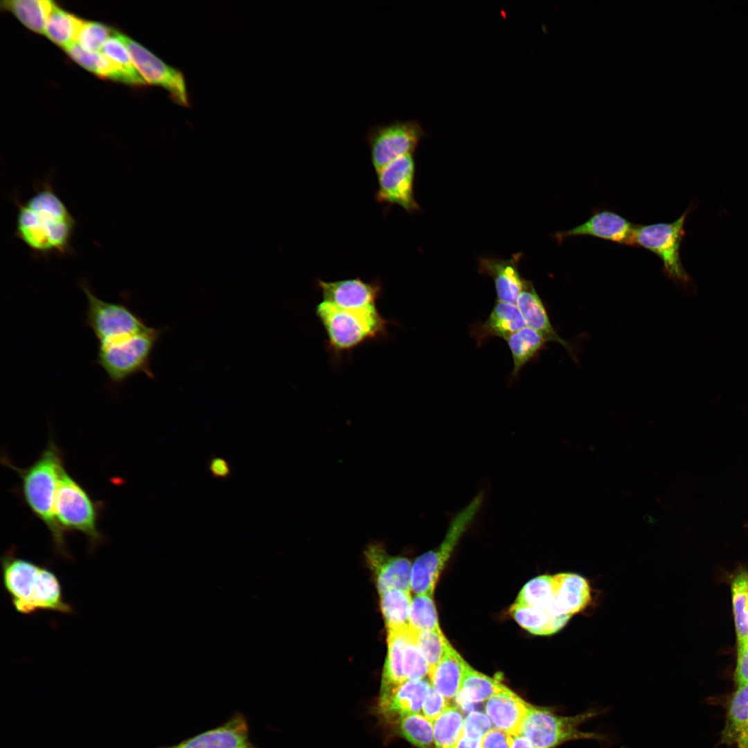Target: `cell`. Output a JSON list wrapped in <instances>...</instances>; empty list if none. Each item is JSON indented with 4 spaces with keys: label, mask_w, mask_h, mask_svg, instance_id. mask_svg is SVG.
I'll use <instances>...</instances> for the list:
<instances>
[{
    "label": "cell",
    "mask_w": 748,
    "mask_h": 748,
    "mask_svg": "<svg viewBox=\"0 0 748 748\" xmlns=\"http://www.w3.org/2000/svg\"><path fill=\"white\" fill-rule=\"evenodd\" d=\"M17 206L15 235L37 257L71 254L76 220L47 179Z\"/></svg>",
    "instance_id": "obj_1"
},
{
    "label": "cell",
    "mask_w": 748,
    "mask_h": 748,
    "mask_svg": "<svg viewBox=\"0 0 748 748\" xmlns=\"http://www.w3.org/2000/svg\"><path fill=\"white\" fill-rule=\"evenodd\" d=\"M1 463L18 474L25 504L47 528L56 551L67 557L65 533L59 526L54 512L58 481L65 468L60 447L53 439L49 440L39 457L26 467L16 466L6 456L1 457Z\"/></svg>",
    "instance_id": "obj_2"
},
{
    "label": "cell",
    "mask_w": 748,
    "mask_h": 748,
    "mask_svg": "<svg viewBox=\"0 0 748 748\" xmlns=\"http://www.w3.org/2000/svg\"><path fill=\"white\" fill-rule=\"evenodd\" d=\"M1 561L3 583L17 612L26 615L39 611L73 613L72 606L64 599L60 580L51 570L12 551Z\"/></svg>",
    "instance_id": "obj_3"
},
{
    "label": "cell",
    "mask_w": 748,
    "mask_h": 748,
    "mask_svg": "<svg viewBox=\"0 0 748 748\" xmlns=\"http://www.w3.org/2000/svg\"><path fill=\"white\" fill-rule=\"evenodd\" d=\"M316 316L326 335L328 350L338 359L359 346L387 336L393 322L377 308L346 310L323 301L315 308Z\"/></svg>",
    "instance_id": "obj_4"
},
{
    "label": "cell",
    "mask_w": 748,
    "mask_h": 748,
    "mask_svg": "<svg viewBox=\"0 0 748 748\" xmlns=\"http://www.w3.org/2000/svg\"><path fill=\"white\" fill-rule=\"evenodd\" d=\"M161 334L160 329L150 327L141 333L98 344L95 363L105 371L112 388L121 387L137 373L153 377L150 357Z\"/></svg>",
    "instance_id": "obj_5"
},
{
    "label": "cell",
    "mask_w": 748,
    "mask_h": 748,
    "mask_svg": "<svg viewBox=\"0 0 748 748\" xmlns=\"http://www.w3.org/2000/svg\"><path fill=\"white\" fill-rule=\"evenodd\" d=\"M479 491L472 499L449 520L445 537L438 547L418 557L412 564L411 589L416 594L433 596L444 566L468 530L484 501Z\"/></svg>",
    "instance_id": "obj_6"
},
{
    "label": "cell",
    "mask_w": 748,
    "mask_h": 748,
    "mask_svg": "<svg viewBox=\"0 0 748 748\" xmlns=\"http://www.w3.org/2000/svg\"><path fill=\"white\" fill-rule=\"evenodd\" d=\"M599 714V711L590 709L573 715H561L530 704L520 735L528 739L533 748H556L580 740L605 742L607 737L605 734L580 729Z\"/></svg>",
    "instance_id": "obj_7"
},
{
    "label": "cell",
    "mask_w": 748,
    "mask_h": 748,
    "mask_svg": "<svg viewBox=\"0 0 748 748\" xmlns=\"http://www.w3.org/2000/svg\"><path fill=\"white\" fill-rule=\"evenodd\" d=\"M100 504L64 468L56 490L54 512L55 519L65 533L83 534L93 548L104 541L98 529Z\"/></svg>",
    "instance_id": "obj_8"
},
{
    "label": "cell",
    "mask_w": 748,
    "mask_h": 748,
    "mask_svg": "<svg viewBox=\"0 0 748 748\" xmlns=\"http://www.w3.org/2000/svg\"><path fill=\"white\" fill-rule=\"evenodd\" d=\"M689 209L672 222L636 225L634 245L655 254L663 265L664 274L687 291L693 292V283L680 258V246L685 235L684 223Z\"/></svg>",
    "instance_id": "obj_9"
},
{
    "label": "cell",
    "mask_w": 748,
    "mask_h": 748,
    "mask_svg": "<svg viewBox=\"0 0 748 748\" xmlns=\"http://www.w3.org/2000/svg\"><path fill=\"white\" fill-rule=\"evenodd\" d=\"M80 285L87 301L84 323L93 333L98 344L116 341L150 328L127 303L100 299L85 280Z\"/></svg>",
    "instance_id": "obj_10"
},
{
    "label": "cell",
    "mask_w": 748,
    "mask_h": 748,
    "mask_svg": "<svg viewBox=\"0 0 748 748\" xmlns=\"http://www.w3.org/2000/svg\"><path fill=\"white\" fill-rule=\"evenodd\" d=\"M424 135L420 124L416 120H395L369 127L364 138L376 173L397 158L413 154Z\"/></svg>",
    "instance_id": "obj_11"
},
{
    "label": "cell",
    "mask_w": 748,
    "mask_h": 748,
    "mask_svg": "<svg viewBox=\"0 0 748 748\" xmlns=\"http://www.w3.org/2000/svg\"><path fill=\"white\" fill-rule=\"evenodd\" d=\"M133 63L146 84L166 89L176 104L189 107V96L184 73L155 55L130 37L121 33Z\"/></svg>",
    "instance_id": "obj_12"
},
{
    "label": "cell",
    "mask_w": 748,
    "mask_h": 748,
    "mask_svg": "<svg viewBox=\"0 0 748 748\" xmlns=\"http://www.w3.org/2000/svg\"><path fill=\"white\" fill-rule=\"evenodd\" d=\"M413 154L401 156L377 172L375 199L384 205H397L408 213L420 210L413 195L415 177Z\"/></svg>",
    "instance_id": "obj_13"
},
{
    "label": "cell",
    "mask_w": 748,
    "mask_h": 748,
    "mask_svg": "<svg viewBox=\"0 0 748 748\" xmlns=\"http://www.w3.org/2000/svg\"><path fill=\"white\" fill-rule=\"evenodd\" d=\"M636 225L621 215L609 209L592 212L583 223L570 229L556 232L554 238L562 242L565 239L578 236H592L618 244L634 247V236Z\"/></svg>",
    "instance_id": "obj_14"
},
{
    "label": "cell",
    "mask_w": 748,
    "mask_h": 748,
    "mask_svg": "<svg viewBox=\"0 0 748 748\" xmlns=\"http://www.w3.org/2000/svg\"><path fill=\"white\" fill-rule=\"evenodd\" d=\"M316 287L323 301L346 310L377 308V302L382 294V283L378 278L372 282L359 278L336 281L317 278Z\"/></svg>",
    "instance_id": "obj_15"
},
{
    "label": "cell",
    "mask_w": 748,
    "mask_h": 748,
    "mask_svg": "<svg viewBox=\"0 0 748 748\" xmlns=\"http://www.w3.org/2000/svg\"><path fill=\"white\" fill-rule=\"evenodd\" d=\"M364 554L380 594L393 589L411 591L412 564L407 558L389 554L380 542L369 544Z\"/></svg>",
    "instance_id": "obj_16"
},
{
    "label": "cell",
    "mask_w": 748,
    "mask_h": 748,
    "mask_svg": "<svg viewBox=\"0 0 748 748\" xmlns=\"http://www.w3.org/2000/svg\"><path fill=\"white\" fill-rule=\"evenodd\" d=\"M252 744L247 720L242 713L236 711L217 727L177 744L157 748H246Z\"/></svg>",
    "instance_id": "obj_17"
},
{
    "label": "cell",
    "mask_w": 748,
    "mask_h": 748,
    "mask_svg": "<svg viewBox=\"0 0 748 748\" xmlns=\"http://www.w3.org/2000/svg\"><path fill=\"white\" fill-rule=\"evenodd\" d=\"M430 684L424 679L407 680L389 692L381 694L380 713L387 721L395 723L407 715L420 713Z\"/></svg>",
    "instance_id": "obj_18"
},
{
    "label": "cell",
    "mask_w": 748,
    "mask_h": 748,
    "mask_svg": "<svg viewBox=\"0 0 748 748\" xmlns=\"http://www.w3.org/2000/svg\"><path fill=\"white\" fill-rule=\"evenodd\" d=\"M553 600L549 612L555 616H570L583 610L591 600L587 580L574 573L552 576Z\"/></svg>",
    "instance_id": "obj_19"
},
{
    "label": "cell",
    "mask_w": 748,
    "mask_h": 748,
    "mask_svg": "<svg viewBox=\"0 0 748 748\" xmlns=\"http://www.w3.org/2000/svg\"><path fill=\"white\" fill-rule=\"evenodd\" d=\"M516 305L522 312L526 326L540 333L546 341H554L563 346L571 357L578 362L572 344L562 339L553 326L547 310L532 282L526 280Z\"/></svg>",
    "instance_id": "obj_20"
},
{
    "label": "cell",
    "mask_w": 748,
    "mask_h": 748,
    "mask_svg": "<svg viewBox=\"0 0 748 748\" xmlns=\"http://www.w3.org/2000/svg\"><path fill=\"white\" fill-rule=\"evenodd\" d=\"M529 706L508 688L486 700L484 710L494 728L517 736L521 733Z\"/></svg>",
    "instance_id": "obj_21"
},
{
    "label": "cell",
    "mask_w": 748,
    "mask_h": 748,
    "mask_svg": "<svg viewBox=\"0 0 748 748\" xmlns=\"http://www.w3.org/2000/svg\"><path fill=\"white\" fill-rule=\"evenodd\" d=\"M526 321L516 304L497 301L488 319L471 328L472 336L477 344L488 339L499 337L506 340L512 334L525 327Z\"/></svg>",
    "instance_id": "obj_22"
},
{
    "label": "cell",
    "mask_w": 748,
    "mask_h": 748,
    "mask_svg": "<svg viewBox=\"0 0 748 748\" xmlns=\"http://www.w3.org/2000/svg\"><path fill=\"white\" fill-rule=\"evenodd\" d=\"M517 262V259L488 258L479 261V271L490 276L495 283L498 301L516 304L526 281L522 278Z\"/></svg>",
    "instance_id": "obj_23"
},
{
    "label": "cell",
    "mask_w": 748,
    "mask_h": 748,
    "mask_svg": "<svg viewBox=\"0 0 748 748\" xmlns=\"http://www.w3.org/2000/svg\"><path fill=\"white\" fill-rule=\"evenodd\" d=\"M411 630L410 624L387 629L388 652L382 673L380 694L389 692L407 681L403 673V656Z\"/></svg>",
    "instance_id": "obj_24"
},
{
    "label": "cell",
    "mask_w": 748,
    "mask_h": 748,
    "mask_svg": "<svg viewBox=\"0 0 748 748\" xmlns=\"http://www.w3.org/2000/svg\"><path fill=\"white\" fill-rule=\"evenodd\" d=\"M467 664L448 642L441 660L429 677L431 684L448 701L454 699L458 692Z\"/></svg>",
    "instance_id": "obj_25"
},
{
    "label": "cell",
    "mask_w": 748,
    "mask_h": 748,
    "mask_svg": "<svg viewBox=\"0 0 748 748\" xmlns=\"http://www.w3.org/2000/svg\"><path fill=\"white\" fill-rule=\"evenodd\" d=\"M510 612L523 628L535 635H551L560 631L571 616H555L542 608L513 603Z\"/></svg>",
    "instance_id": "obj_26"
},
{
    "label": "cell",
    "mask_w": 748,
    "mask_h": 748,
    "mask_svg": "<svg viewBox=\"0 0 748 748\" xmlns=\"http://www.w3.org/2000/svg\"><path fill=\"white\" fill-rule=\"evenodd\" d=\"M55 4L49 0H8L1 2L4 10L11 12L31 31L44 34L48 17Z\"/></svg>",
    "instance_id": "obj_27"
},
{
    "label": "cell",
    "mask_w": 748,
    "mask_h": 748,
    "mask_svg": "<svg viewBox=\"0 0 748 748\" xmlns=\"http://www.w3.org/2000/svg\"><path fill=\"white\" fill-rule=\"evenodd\" d=\"M728 704L721 742L736 744L744 733H748V686H737Z\"/></svg>",
    "instance_id": "obj_28"
},
{
    "label": "cell",
    "mask_w": 748,
    "mask_h": 748,
    "mask_svg": "<svg viewBox=\"0 0 748 748\" xmlns=\"http://www.w3.org/2000/svg\"><path fill=\"white\" fill-rule=\"evenodd\" d=\"M506 341L513 361L511 379H515L521 368L537 357L546 342L540 333L527 326L512 334Z\"/></svg>",
    "instance_id": "obj_29"
},
{
    "label": "cell",
    "mask_w": 748,
    "mask_h": 748,
    "mask_svg": "<svg viewBox=\"0 0 748 748\" xmlns=\"http://www.w3.org/2000/svg\"><path fill=\"white\" fill-rule=\"evenodd\" d=\"M84 21L55 3L47 19L44 35L64 50L77 42Z\"/></svg>",
    "instance_id": "obj_30"
},
{
    "label": "cell",
    "mask_w": 748,
    "mask_h": 748,
    "mask_svg": "<svg viewBox=\"0 0 748 748\" xmlns=\"http://www.w3.org/2000/svg\"><path fill=\"white\" fill-rule=\"evenodd\" d=\"M507 689L499 681L479 673L467 664L456 695L472 703L480 704Z\"/></svg>",
    "instance_id": "obj_31"
},
{
    "label": "cell",
    "mask_w": 748,
    "mask_h": 748,
    "mask_svg": "<svg viewBox=\"0 0 748 748\" xmlns=\"http://www.w3.org/2000/svg\"><path fill=\"white\" fill-rule=\"evenodd\" d=\"M733 607L738 637V650L748 646V574L740 572L733 580Z\"/></svg>",
    "instance_id": "obj_32"
},
{
    "label": "cell",
    "mask_w": 748,
    "mask_h": 748,
    "mask_svg": "<svg viewBox=\"0 0 748 748\" xmlns=\"http://www.w3.org/2000/svg\"><path fill=\"white\" fill-rule=\"evenodd\" d=\"M411 591L402 589H390L380 594V607L388 628H399L407 626L411 603Z\"/></svg>",
    "instance_id": "obj_33"
},
{
    "label": "cell",
    "mask_w": 748,
    "mask_h": 748,
    "mask_svg": "<svg viewBox=\"0 0 748 748\" xmlns=\"http://www.w3.org/2000/svg\"><path fill=\"white\" fill-rule=\"evenodd\" d=\"M463 717L459 708L449 705L434 722L436 748H455L463 735Z\"/></svg>",
    "instance_id": "obj_34"
},
{
    "label": "cell",
    "mask_w": 748,
    "mask_h": 748,
    "mask_svg": "<svg viewBox=\"0 0 748 748\" xmlns=\"http://www.w3.org/2000/svg\"><path fill=\"white\" fill-rule=\"evenodd\" d=\"M398 731L418 748H436L433 722L420 713L407 715L399 720Z\"/></svg>",
    "instance_id": "obj_35"
},
{
    "label": "cell",
    "mask_w": 748,
    "mask_h": 748,
    "mask_svg": "<svg viewBox=\"0 0 748 748\" xmlns=\"http://www.w3.org/2000/svg\"><path fill=\"white\" fill-rule=\"evenodd\" d=\"M553 600L552 576L542 575L531 579L523 587L515 603L549 612Z\"/></svg>",
    "instance_id": "obj_36"
},
{
    "label": "cell",
    "mask_w": 748,
    "mask_h": 748,
    "mask_svg": "<svg viewBox=\"0 0 748 748\" xmlns=\"http://www.w3.org/2000/svg\"><path fill=\"white\" fill-rule=\"evenodd\" d=\"M433 596L416 595L412 600L409 612V624L418 630H441Z\"/></svg>",
    "instance_id": "obj_37"
},
{
    "label": "cell",
    "mask_w": 748,
    "mask_h": 748,
    "mask_svg": "<svg viewBox=\"0 0 748 748\" xmlns=\"http://www.w3.org/2000/svg\"><path fill=\"white\" fill-rule=\"evenodd\" d=\"M121 33L115 30L114 35L104 44L101 52L118 64L126 71L132 80L134 86H145L147 84L136 70L130 53L121 38Z\"/></svg>",
    "instance_id": "obj_38"
},
{
    "label": "cell",
    "mask_w": 748,
    "mask_h": 748,
    "mask_svg": "<svg viewBox=\"0 0 748 748\" xmlns=\"http://www.w3.org/2000/svg\"><path fill=\"white\" fill-rule=\"evenodd\" d=\"M415 640L426 658L429 666L428 676L430 677L441 660L449 641L441 630H416Z\"/></svg>",
    "instance_id": "obj_39"
},
{
    "label": "cell",
    "mask_w": 748,
    "mask_h": 748,
    "mask_svg": "<svg viewBox=\"0 0 748 748\" xmlns=\"http://www.w3.org/2000/svg\"><path fill=\"white\" fill-rule=\"evenodd\" d=\"M415 633L416 629L412 627L411 636L404 650L403 673L406 680L423 679L429 673L427 661L416 642Z\"/></svg>",
    "instance_id": "obj_40"
},
{
    "label": "cell",
    "mask_w": 748,
    "mask_h": 748,
    "mask_svg": "<svg viewBox=\"0 0 748 748\" xmlns=\"http://www.w3.org/2000/svg\"><path fill=\"white\" fill-rule=\"evenodd\" d=\"M115 30L101 22L84 21L79 31L77 42L86 51L101 52L104 44Z\"/></svg>",
    "instance_id": "obj_41"
},
{
    "label": "cell",
    "mask_w": 748,
    "mask_h": 748,
    "mask_svg": "<svg viewBox=\"0 0 748 748\" xmlns=\"http://www.w3.org/2000/svg\"><path fill=\"white\" fill-rule=\"evenodd\" d=\"M492 729V722L482 711H472L463 720V735L474 739L483 738Z\"/></svg>",
    "instance_id": "obj_42"
},
{
    "label": "cell",
    "mask_w": 748,
    "mask_h": 748,
    "mask_svg": "<svg viewBox=\"0 0 748 748\" xmlns=\"http://www.w3.org/2000/svg\"><path fill=\"white\" fill-rule=\"evenodd\" d=\"M449 705V701L430 684L422 706V714L433 722Z\"/></svg>",
    "instance_id": "obj_43"
},
{
    "label": "cell",
    "mask_w": 748,
    "mask_h": 748,
    "mask_svg": "<svg viewBox=\"0 0 748 748\" xmlns=\"http://www.w3.org/2000/svg\"><path fill=\"white\" fill-rule=\"evenodd\" d=\"M513 736L508 733L492 728L482 738L483 748H511Z\"/></svg>",
    "instance_id": "obj_44"
},
{
    "label": "cell",
    "mask_w": 748,
    "mask_h": 748,
    "mask_svg": "<svg viewBox=\"0 0 748 748\" xmlns=\"http://www.w3.org/2000/svg\"><path fill=\"white\" fill-rule=\"evenodd\" d=\"M734 679L737 686H748V646L738 650Z\"/></svg>",
    "instance_id": "obj_45"
},
{
    "label": "cell",
    "mask_w": 748,
    "mask_h": 748,
    "mask_svg": "<svg viewBox=\"0 0 748 748\" xmlns=\"http://www.w3.org/2000/svg\"><path fill=\"white\" fill-rule=\"evenodd\" d=\"M211 474L216 479H225L231 474V467L228 462L221 457H213L208 463Z\"/></svg>",
    "instance_id": "obj_46"
},
{
    "label": "cell",
    "mask_w": 748,
    "mask_h": 748,
    "mask_svg": "<svg viewBox=\"0 0 748 748\" xmlns=\"http://www.w3.org/2000/svg\"><path fill=\"white\" fill-rule=\"evenodd\" d=\"M455 748H483L482 738H471L462 735Z\"/></svg>",
    "instance_id": "obj_47"
},
{
    "label": "cell",
    "mask_w": 748,
    "mask_h": 748,
    "mask_svg": "<svg viewBox=\"0 0 748 748\" xmlns=\"http://www.w3.org/2000/svg\"><path fill=\"white\" fill-rule=\"evenodd\" d=\"M511 748H533L530 741L522 735L513 736Z\"/></svg>",
    "instance_id": "obj_48"
},
{
    "label": "cell",
    "mask_w": 748,
    "mask_h": 748,
    "mask_svg": "<svg viewBox=\"0 0 748 748\" xmlns=\"http://www.w3.org/2000/svg\"><path fill=\"white\" fill-rule=\"evenodd\" d=\"M737 748H748V733H744L736 742Z\"/></svg>",
    "instance_id": "obj_49"
},
{
    "label": "cell",
    "mask_w": 748,
    "mask_h": 748,
    "mask_svg": "<svg viewBox=\"0 0 748 748\" xmlns=\"http://www.w3.org/2000/svg\"><path fill=\"white\" fill-rule=\"evenodd\" d=\"M246 748H258V747H256L253 744H252L251 745H250V746H249V747H247Z\"/></svg>",
    "instance_id": "obj_50"
}]
</instances>
